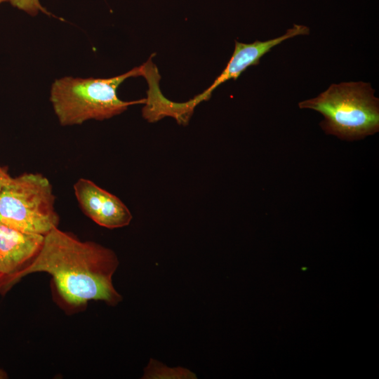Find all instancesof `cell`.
Instances as JSON below:
<instances>
[{
    "label": "cell",
    "instance_id": "cell-1",
    "mask_svg": "<svg viewBox=\"0 0 379 379\" xmlns=\"http://www.w3.org/2000/svg\"><path fill=\"white\" fill-rule=\"evenodd\" d=\"M118 265L112 250L94 241H82L56 227L44 236L32 261L0 284V293L5 294L29 274L43 272L53 277L58 293L69 305L102 300L116 305L122 300L112 284Z\"/></svg>",
    "mask_w": 379,
    "mask_h": 379
},
{
    "label": "cell",
    "instance_id": "cell-2",
    "mask_svg": "<svg viewBox=\"0 0 379 379\" xmlns=\"http://www.w3.org/2000/svg\"><path fill=\"white\" fill-rule=\"evenodd\" d=\"M145 65L121 75L108 78H74L55 80L50 100L62 126L81 124L95 119L104 120L118 115L132 105L145 103L146 99L123 101L117 96L119 86L131 77L144 75Z\"/></svg>",
    "mask_w": 379,
    "mask_h": 379
},
{
    "label": "cell",
    "instance_id": "cell-3",
    "mask_svg": "<svg viewBox=\"0 0 379 379\" xmlns=\"http://www.w3.org/2000/svg\"><path fill=\"white\" fill-rule=\"evenodd\" d=\"M371 85L362 81L331 85L317 97L298 106L322 114L321 124L327 133L340 138L354 140L378 131V100Z\"/></svg>",
    "mask_w": 379,
    "mask_h": 379
},
{
    "label": "cell",
    "instance_id": "cell-4",
    "mask_svg": "<svg viewBox=\"0 0 379 379\" xmlns=\"http://www.w3.org/2000/svg\"><path fill=\"white\" fill-rule=\"evenodd\" d=\"M59 222L52 185L46 177L34 173L11 176L0 197V222L45 236L58 227Z\"/></svg>",
    "mask_w": 379,
    "mask_h": 379
},
{
    "label": "cell",
    "instance_id": "cell-5",
    "mask_svg": "<svg viewBox=\"0 0 379 379\" xmlns=\"http://www.w3.org/2000/svg\"><path fill=\"white\" fill-rule=\"evenodd\" d=\"M73 188L83 213L98 225L115 229L130 224L133 218L130 210L114 194L86 178H79Z\"/></svg>",
    "mask_w": 379,
    "mask_h": 379
},
{
    "label": "cell",
    "instance_id": "cell-6",
    "mask_svg": "<svg viewBox=\"0 0 379 379\" xmlns=\"http://www.w3.org/2000/svg\"><path fill=\"white\" fill-rule=\"evenodd\" d=\"M310 29L305 25H293L286 32L274 39L264 41H255L251 44H244L235 41L234 53L222 73L215 79L211 86L202 93L188 102L194 108L203 100H208L212 92L221 84L229 79L236 80L248 67L259 64L262 56L269 52L274 46L284 41L299 36L307 35Z\"/></svg>",
    "mask_w": 379,
    "mask_h": 379
},
{
    "label": "cell",
    "instance_id": "cell-7",
    "mask_svg": "<svg viewBox=\"0 0 379 379\" xmlns=\"http://www.w3.org/2000/svg\"><path fill=\"white\" fill-rule=\"evenodd\" d=\"M44 236L0 222V284L19 272L41 248Z\"/></svg>",
    "mask_w": 379,
    "mask_h": 379
},
{
    "label": "cell",
    "instance_id": "cell-8",
    "mask_svg": "<svg viewBox=\"0 0 379 379\" xmlns=\"http://www.w3.org/2000/svg\"><path fill=\"white\" fill-rule=\"evenodd\" d=\"M145 378H194L195 375L183 368H171L151 360L145 369Z\"/></svg>",
    "mask_w": 379,
    "mask_h": 379
},
{
    "label": "cell",
    "instance_id": "cell-9",
    "mask_svg": "<svg viewBox=\"0 0 379 379\" xmlns=\"http://www.w3.org/2000/svg\"><path fill=\"white\" fill-rule=\"evenodd\" d=\"M11 4L31 15H35L39 11L46 14L48 13L42 7L39 0H7Z\"/></svg>",
    "mask_w": 379,
    "mask_h": 379
},
{
    "label": "cell",
    "instance_id": "cell-10",
    "mask_svg": "<svg viewBox=\"0 0 379 379\" xmlns=\"http://www.w3.org/2000/svg\"><path fill=\"white\" fill-rule=\"evenodd\" d=\"M10 178L11 175L8 173L7 168L0 164V197L5 184Z\"/></svg>",
    "mask_w": 379,
    "mask_h": 379
},
{
    "label": "cell",
    "instance_id": "cell-11",
    "mask_svg": "<svg viewBox=\"0 0 379 379\" xmlns=\"http://www.w3.org/2000/svg\"><path fill=\"white\" fill-rule=\"evenodd\" d=\"M8 375L7 373L0 368V379H5L7 378Z\"/></svg>",
    "mask_w": 379,
    "mask_h": 379
},
{
    "label": "cell",
    "instance_id": "cell-12",
    "mask_svg": "<svg viewBox=\"0 0 379 379\" xmlns=\"http://www.w3.org/2000/svg\"><path fill=\"white\" fill-rule=\"evenodd\" d=\"M6 1H7V0H0V4Z\"/></svg>",
    "mask_w": 379,
    "mask_h": 379
}]
</instances>
